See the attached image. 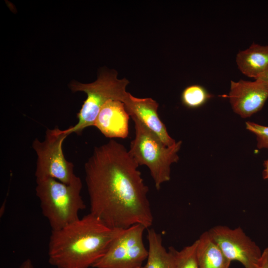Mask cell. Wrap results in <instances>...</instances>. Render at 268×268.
<instances>
[{
	"label": "cell",
	"instance_id": "obj_1",
	"mask_svg": "<svg viewBox=\"0 0 268 268\" xmlns=\"http://www.w3.org/2000/svg\"><path fill=\"white\" fill-rule=\"evenodd\" d=\"M139 165L123 144L111 139L95 147L84 164L90 213L112 228L153 222Z\"/></svg>",
	"mask_w": 268,
	"mask_h": 268
},
{
	"label": "cell",
	"instance_id": "obj_2",
	"mask_svg": "<svg viewBox=\"0 0 268 268\" xmlns=\"http://www.w3.org/2000/svg\"><path fill=\"white\" fill-rule=\"evenodd\" d=\"M121 229L112 228L91 213L52 230L49 263L57 268H89L105 254Z\"/></svg>",
	"mask_w": 268,
	"mask_h": 268
},
{
	"label": "cell",
	"instance_id": "obj_3",
	"mask_svg": "<svg viewBox=\"0 0 268 268\" xmlns=\"http://www.w3.org/2000/svg\"><path fill=\"white\" fill-rule=\"evenodd\" d=\"M82 188L79 177L70 184L52 178L36 179V195L52 230L62 228L79 218V212L86 207L80 195Z\"/></svg>",
	"mask_w": 268,
	"mask_h": 268
},
{
	"label": "cell",
	"instance_id": "obj_4",
	"mask_svg": "<svg viewBox=\"0 0 268 268\" xmlns=\"http://www.w3.org/2000/svg\"><path fill=\"white\" fill-rule=\"evenodd\" d=\"M135 137L131 141L130 153L139 165L146 166L159 190L162 184L171 178V165L177 162L178 152L182 141H177L172 146H166L153 133L135 117Z\"/></svg>",
	"mask_w": 268,
	"mask_h": 268
},
{
	"label": "cell",
	"instance_id": "obj_5",
	"mask_svg": "<svg viewBox=\"0 0 268 268\" xmlns=\"http://www.w3.org/2000/svg\"><path fill=\"white\" fill-rule=\"evenodd\" d=\"M129 83L125 78L118 79L116 72L106 71L101 72L97 79L90 83L72 81L70 84V89L74 92H85L87 98L77 115V124L62 130L63 133L67 135L72 133L79 134L85 128L94 126L100 110L107 101L114 100L124 102L129 93L126 91Z\"/></svg>",
	"mask_w": 268,
	"mask_h": 268
},
{
	"label": "cell",
	"instance_id": "obj_6",
	"mask_svg": "<svg viewBox=\"0 0 268 268\" xmlns=\"http://www.w3.org/2000/svg\"><path fill=\"white\" fill-rule=\"evenodd\" d=\"M68 135L58 127L48 129L45 138H35L32 147L37 155L36 179L52 178L70 184L79 177L74 172V165L67 161L63 149L64 140Z\"/></svg>",
	"mask_w": 268,
	"mask_h": 268
},
{
	"label": "cell",
	"instance_id": "obj_7",
	"mask_svg": "<svg viewBox=\"0 0 268 268\" xmlns=\"http://www.w3.org/2000/svg\"><path fill=\"white\" fill-rule=\"evenodd\" d=\"M146 228L140 224L122 229L110 244L95 268H137L147 259L143 235Z\"/></svg>",
	"mask_w": 268,
	"mask_h": 268
},
{
	"label": "cell",
	"instance_id": "obj_8",
	"mask_svg": "<svg viewBox=\"0 0 268 268\" xmlns=\"http://www.w3.org/2000/svg\"><path fill=\"white\" fill-rule=\"evenodd\" d=\"M208 232L230 261H238L245 268H258L262 253L241 228L216 226Z\"/></svg>",
	"mask_w": 268,
	"mask_h": 268
},
{
	"label": "cell",
	"instance_id": "obj_9",
	"mask_svg": "<svg viewBox=\"0 0 268 268\" xmlns=\"http://www.w3.org/2000/svg\"><path fill=\"white\" fill-rule=\"evenodd\" d=\"M228 97L234 112L248 118L263 107L268 98V86L259 80L231 81Z\"/></svg>",
	"mask_w": 268,
	"mask_h": 268
},
{
	"label": "cell",
	"instance_id": "obj_10",
	"mask_svg": "<svg viewBox=\"0 0 268 268\" xmlns=\"http://www.w3.org/2000/svg\"><path fill=\"white\" fill-rule=\"evenodd\" d=\"M123 103L130 117L137 119L166 146L176 143L158 116L159 104L155 100L151 98H137L128 93Z\"/></svg>",
	"mask_w": 268,
	"mask_h": 268
},
{
	"label": "cell",
	"instance_id": "obj_11",
	"mask_svg": "<svg viewBox=\"0 0 268 268\" xmlns=\"http://www.w3.org/2000/svg\"><path fill=\"white\" fill-rule=\"evenodd\" d=\"M130 116L123 102L110 100L102 107L94 126L106 137L126 138Z\"/></svg>",
	"mask_w": 268,
	"mask_h": 268
},
{
	"label": "cell",
	"instance_id": "obj_12",
	"mask_svg": "<svg viewBox=\"0 0 268 268\" xmlns=\"http://www.w3.org/2000/svg\"><path fill=\"white\" fill-rule=\"evenodd\" d=\"M236 61L243 74L257 79L268 67V44L253 43L248 49L237 54Z\"/></svg>",
	"mask_w": 268,
	"mask_h": 268
},
{
	"label": "cell",
	"instance_id": "obj_13",
	"mask_svg": "<svg viewBox=\"0 0 268 268\" xmlns=\"http://www.w3.org/2000/svg\"><path fill=\"white\" fill-rule=\"evenodd\" d=\"M197 241L199 268H229L231 262L226 257L208 231L202 233Z\"/></svg>",
	"mask_w": 268,
	"mask_h": 268
},
{
	"label": "cell",
	"instance_id": "obj_14",
	"mask_svg": "<svg viewBox=\"0 0 268 268\" xmlns=\"http://www.w3.org/2000/svg\"><path fill=\"white\" fill-rule=\"evenodd\" d=\"M148 256L146 264L141 268H175L174 248L167 251L162 244L161 235L153 229H148Z\"/></svg>",
	"mask_w": 268,
	"mask_h": 268
},
{
	"label": "cell",
	"instance_id": "obj_15",
	"mask_svg": "<svg viewBox=\"0 0 268 268\" xmlns=\"http://www.w3.org/2000/svg\"><path fill=\"white\" fill-rule=\"evenodd\" d=\"M212 97L204 87L194 84L186 87L183 90L181 99L185 106L195 109L203 105Z\"/></svg>",
	"mask_w": 268,
	"mask_h": 268
},
{
	"label": "cell",
	"instance_id": "obj_16",
	"mask_svg": "<svg viewBox=\"0 0 268 268\" xmlns=\"http://www.w3.org/2000/svg\"><path fill=\"white\" fill-rule=\"evenodd\" d=\"M198 241L180 251L174 248L175 268H199L197 255Z\"/></svg>",
	"mask_w": 268,
	"mask_h": 268
},
{
	"label": "cell",
	"instance_id": "obj_17",
	"mask_svg": "<svg viewBox=\"0 0 268 268\" xmlns=\"http://www.w3.org/2000/svg\"><path fill=\"white\" fill-rule=\"evenodd\" d=\"M247 130L256 135L257 147L259 148H268V127L255 123L247 122Z\"/></svg>",
	"mask_w": 268,
	"mask_h": 268
},
{
	"label": "cell",
	"instance_id": "obj_18",
	"mask_svg": "<svg viewBox=\"0 0 268 268\" xmlns=\"http://www.w3.org/2000/svg\"><path fill=\"white\" fill-rule=\"evenodd\" d=\"M258 268H268V248L265 249L262 253Z\"/></svg>",
	"mask_w": 268,
	"mask_h": 268
},
{
	"label": "cell",
	"instance_id": "obj_19",
	"mask_svg": "<svg viewBox=\"0 0 268 268\" xmlns=\"http://www.w3.org/2000/svg\"><path fill=\"white\" fill-rule=\"evenodd\" d=\"M256 80H260L268 86V67L265 71Z\"/></svg>",
	"mask_w": 268,
	"mask_h": 268
},
{
	"label": "cell",
	"instance_id": "obj_20",
	"mask_svg": "<svg viewBox=\"0 0 268 268\" xmlns=\"http://www.w3.org/2000/svg\"><path fill=\"white\" fill-rule=\"evenodd\" d=\"M19 268H34L32 262L30 259L23 262Z\"/></svg>",
	"mask_w": 268,
	"mask_h": 268
},
{
	"label": "cell",
	"instance_id": "obj_21",
	"mask_svg": "<svg viewBox=\"0 0 268 268\" xmlns=\"http://www.w3.org/2000/svg\"><path fill=\"white\" fill-rule=\"evenodd\" d=\"M265 169L263 171V177L264 179H268V160L264 162Z\"/></svg>",
	"mask_w": 268,
	"mask_h": 268
},
{
	"label": "cell",
	"instance_id": "obj_22",
	"mask_svg": "<svg viewBox=\"0 0 268 268\" xmlns=\"http://www.w3.org/2000/svg\"><path fill=\"white\" fill-rule=\"evenodd\" d=\"M137 268H141V267Z\"/></svg>",
	"mask_w": 268,
	"mask_h": 268
}]
</instances>
